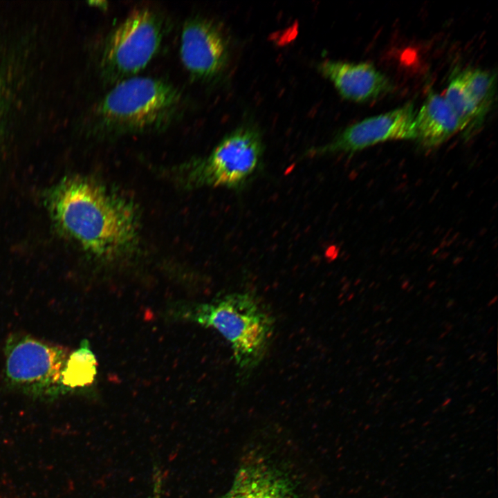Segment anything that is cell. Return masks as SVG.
<instances>
[{"instance_id":"cell-5","label":"cell","mask_w":498,"mask_h":498,"mask_svg":"<svg viewBox=\"0 0 498 498\" xmlns=\"http://www.w3.org/2000/svg\"><path fill=\"white\" fill-rule=\"evenodd\" d=\"M163 33V19L154 9L131 12L106 39L100 61L105 81L116 84L142 70L158 50Z\"/></svg>"},{"instance_id":"cell-1","label":"cell","mask_w":498,"mask_h":498,"mask_svg":"<svg viewBox=\"0 0 498 498\" xmlns=\"http://www.w3.org/2000/svg\"><path fill=\"white\" fill-rule=\"evenodd\" d=\"M46 204L60 230L98 257H115L135 241L131 206L89 179L64 178L50 190Z\"/></svg>"},{"instance_id":"cell-3","label":"cell","mask_w":498,"mask_h":498,"mask_svg":"<svg viewBox=\"0 0 498 498\" xmlns=\"http://www.w3.org/2000/svg\"><path fill=\"white\" fill-rule=\"evenodd\" d=\"M181 315L221 334L231 345L237 365L243 371L259 365L274 328L272 317L246 293H230L209 303L193 305Z\"/></svg>"},{"instance_id":"cell-12","label":"cell","mask_w":498,"mask_h":498,"mask_svg":"<svg viewBox=\"0 0 498 498\" xmlns=\"http://www.w3.org/2000/svg\"><path fill=\"white\" fill-rule=\"evenodd\" d=\"M444 98L456 116L461 131L470 135L481 127L483 118L460 74L451 79Z\"/></svg>"},{"instance_id":"cell-14","label":"cell","mask_w":498,"mask_h":498,"mask_svg":"<svg viewBox=\"0 0 498 498\" xmlns=\"http://www.w3.org/2000/svg\"><path fill=\"white\" fill-rule=\"evenodd\" d=\"M460 75L484 119L492 106L495 91V76L480 68H468Z\"/></svg>"},{"instance_id":"cell-4","label":"cell","mask_w":498,"mask_h":498,"mask_svg":"<svg viewBox=\"0 0 498 498\" xmlns=\"http://www.w3.org/2000/svg\"><path fill=\"white\" fill-rule=\"evenodd\" d=\"M70 351L30 335L13 333L4 346V376L12 389L28 397L54 400L69 392L64 373Z\"/></svg>"},{"instance_id":"cell-6","label":"cell","mask_w":498,"mask_h":498,"mask_svg":"<svg viewBox=\"0 0 498 498\" xmlns=\"http://www.w3.org/2000/svg\"><path fill=\"white\" fill-rule=\"evenodd\" d=\"M264 145L259 131L243 125L229 133L194 168L199 184L232 189L243 187L260 168Z\"/></svg>"},{"instance_id":"cell-10","label":"cell","mask_w":498,"mask_h":498,"mask_svg":"<svg viewBox=\"0 0 498 498\" xmlns=\"http://www.w3.org/2000/svg\"><path fill=\"white\" fill-rule=\"evenodd\" d=\"M221 498H295L293 486L277 470L259 461L241 465Z\"/></svg>"},{"instance_id":"cell-11","label":"cell","mask_w":498,"mask_h":498,"mask_svg":"<svg viewBox=\"0 0 498 498\" xmlns=\"http://www.w3.org/2000/svg\"><path fill=\"white\" fill-rule=\"evenodd\" d=\"M415 124L417 140L426 148L436 147L461 131L459 122L444 96L432 91L416 113Z\"/></svg>"},{"instance_id":"cell-13","label":"cell","mask_w":498,"mask_h":498,"mask_svg":"<svg viewBox=\"0 0 498 498\" xmlns=\"http://www.w3.org/2000/svg\"><path fill=\"white\" fill-rule=\"evenodd\" d=\"M97 361L89 347L83 341L80 347L70 353L64 373V383L69 393L87 387L94 380Z\"/></svg>"},{"instance_id":"cell-7","label":"cell","mask_w":498,"mask_h":498,"mask_svg":"<svg viewBox=\"0 0 498 498\" xmlns=\"http://www.w3.org/2000/svg\"><path fill=\"white\" fill-rule=\"evenodd\" d=\"M416 112L412 103L356 122L338 133L331 141L311 149L308 155L352 154L389 140H416Z\"/></svg>"},{"instance_id":"cell-8","label":"cell","mask_w":498,"mask_h":498,"mask_svg":"<svg viewBox=\"0 0 498 498\" xmlns=\"http://www.w3.org/2000/svg\"><path fill=\"white\" fill-rule=\"evenodd\" d=\"M180 56L193 78L210 80L221 74L227 66V39L214 22L201 17H192L183 28Z\"/></svg>"},{"instance_id":"cell-2","label":"cell","mask_w":498,"mask_h":498,"mask_svg":"<svg viewBox=\"0 0 498 498\" xmlns=\"http://www.w3.org/2000/svg\"><path fill=\"white\" fill-rule=\"evenodd\" d=\"M183 96L170 82L131 77L116 83L95 109L99 133L120 136L159 131L179 116Z\"/></svg>"},{"instance_id":"cell-9","label":"cell","mask_w":498,"mask_h":498,"mask_svg":"<svg viewBox=\"0 0 498 498\" xmlns=\"http://www.w3.org/2000/svg\"><path fill=\"white\" fill-rule=\"evenodd\" d=\"M317 68L343 98L353 102L375 100L393 89L389 78L369 63L324 60Z\"/></svg>"}]
</instances>
